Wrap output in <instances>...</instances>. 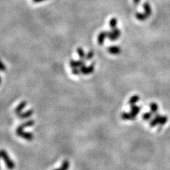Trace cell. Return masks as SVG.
<instances>
[{"label":"cell","instance_id":"cell-17","mask_svg":"<svg viewBox=\"0 0 170 170\" xmlns=\"http://www.w3.org/2000/svg\"><path fill=\"white\" fill-rule=\"evenodd\" d=\"M150 112L152 113V114H155V113H156L157 112V111H158V105H157L156 103H152V104H150Z\"/></svg>","mask_w":170,"mask_h":170},{"label":"cell","instance_id":"cell-28","mask_svg":"<svg viewBox=\"0 0 170 170\" xmlns=\"http://www.w3.org/2000/svg\"><path fill=\"white\" fill-rule=\"evenodd\" d=\"M0 157H1V156H0Z\"/></svg>","mask_w":170,"mask_h":170},{"label":"cell","instance_id":"cell-16","mask_svg":"<svg viewBox=\"0 0 170 170\" xmlns=\"http://www.w3.org/2000/svg\"><path fill=\"white\" fill-rule=\"evenodd\" d=\"M70 167V162L68 160H65L62 163V165L58 169H56L55 170H68Z\"/></svg>","mask_w":170,"mask_h":170},{"label":"cell","instance_id":"cell-18","mask_svg":"<svg viewBox=\"0 0 170 170\" xmlns=\"http://www.w3.org/2000/svg\"><path fill=\"white\" fill-rule=\"evenodd\" d=\"M135 16H136V18L139 21H145L148 18V16L146 15L145 13H144V14L137 13L135 14Z\"/></svg>","mask_w":170,"mask_h":170},{"label":"cell","instance_id":"cell-7","mask_svg":"<svg viewBox=\"0 0 170 170\" xmlns=\"http://www.w3.org/2000/svg\"><path fill=\"white\" fill-rule=\"evenodd\" d=\"M121 118L124 121H133L135 117L131 112H123L121 115Z\"/></svg>","mask_w":170,"mask_h":170},{"label":"cell","instance_id":"cell-15","mask_svg":"<svg viewBox=\"0 0 170 170\" xmlns=\"http://www.w3.org/2000/svg\"><path fill=\"white\" fill-rule=\"evenodd\" d=\"M143 8L145 9V13L146 14V15L148 16H150L151 15V14H152V9H151V7L150 5V4L149 3H145L143 5Z\"/></svg>","mask_w":170,"mask_h":170},{"label":"cell","instance_id":"cell-4","mask_svg":"<svg viewBox=\"0 0 170 170\" xmlns=\"http://www.w3.org/2000/svg\"><path fill=\"white\" fill-rule=\"evenodd\" d=\"M34 123H35V121H34L29 120L28 121H26V122H25L24 123H22V124H21L19 126H18L17 128H16V135H17L18 133H21V132L24 131V128H28V127L32 126V125H34Z\"/></svg>","mask_w":170,"mask_h":170},{"label":"cell","instance_id":"cell-22","mask_svg":"<svg viewBox=\"0 0 170 170\" xmlns=\"http://www.w3.org/2000/svg\"><path fill=\"white\" fill-rule=\"evenodd\" d=\"M94 52L92 51V50H89V52H87V54L86 55V57H85V58H86V60H91L93 58V57H94Z\"/></svg>","mask_w":170,"mask_h":170},{"label":"cell","instance_id":"cell-26","mask_svg":"<svg viewBox=\"0 0 170 170\" xmlns=\"http://www.w3.org/2000/svg\"><path fill=\"white\" fill-rule=\"evenodd\" d=\"M133 2H134V3L135 4V5H138V4L140 3V0H133Z\"/></svg>","mask_w":170,"mask_h":170},{"label":"cell","instance_id":"cell-24","mask_svg":"<svg viewBox=\"0 0 170 170\" xmlns=\"http://www.w3.org/2000/svg\"><path fill=\"white\" fill-rule=\"evenodd\" d=\"M6 69V66L4 65V63L2 62V60H0V71H5Z\"/></svg>","mask_w":170,"mask_h":170},{"label":"cell","instance_id":"cell-2","mask_svg":"<svg viewBox=\"0 0 170 170\" xmlns=\"http://www.w3.org/2000/svg\"><path fill=\"white\" fill-rule=\"evenodd\" d=\"M167 121L168 118L167 116H160V115L157 114L155 116L154 118L152 119V121L150 123V125L151 127H155L157 125H163L165 123H167Z\"/></svg>","mask_w":170,"mask_h":170},{"label":"cell","instance_id":"cell-19","mask_svg":"<svg viewBox=\"0 0 170 170\" xmlns=\"http://www.w3.org/2000/svg\"><path fill=\"white\" fill-rule=\"evenodd\" d=\"M77 54H78L79 58H80V59L83 60L84 58H85L86 54H85V51H84V50L82 49V48H77Z\"/></svg>","mask_w":170,"mask_h":170},{"label":"cell","instance_id":"cell-25","mask_svg":"<svg viewBox=\"0 0 170 170\" xmlns=\"http://www.w3.org/2000/svg\"><path fill=\"white\" fill-rule=\"evenodd\" d=\"M45 1V0H33V2L34 3H39V2H42Z\"/></svg>","mask_w":170,"mask_h":170},{"label":"cell","instance_id":"cell-13","mask_svg":"<svg viewBox=\"0 0 170 170\" xmlns=\"http://www.w3.org/2000/svg\"><path fill=\"white\" fill-rule=\"evenodd\" d=\"M140 107L137 106V105H133V106H131V113L134 116L137 117V116L138 115V113H140Z\"/></svg>","mask_w":170,"mask_h":170},{"label":"cell","instance_id":"cell-10","mask_svg":"<svg viewBox=\"0 0 170 170\" xmlns=\"http://www.w3.org/2000/svg\"><path fill=\"white\" fill-rule=\"evenodd\" d=\"M107 37V32L106 31H102V32H100L99 34L98 35L97 38V42L98 43V45H102L104 44L105 38Z\"/></svg>","mask_w":170,"mask_h":170},{"label":"cell","instance_id":"cell-6","mask_svg":"<svg viewBox=\"0 0 170 170\" xmlns=\"http://www.w3.org/2000/svg\"><path fill=\"white\" fill-rule=\"evenodd\" d=\"M85 62L83 60H70V65L72 68H81L82 67L85 66Z\"/></svg>","mask_w":170,"mask_h":170},{"label":"cell","instance_id":"cell-23","mask_svg":"<svg viewBox=\"0 0 170 170\" xmlns=\"http://www.w3.org/2000/svg\"><path fill=\"white\" fill-rule=\"evenodd\" d=\"M72 73L74 75H79L82 74L80 68H72Z\"/></svg>","mask_w":170,"mask_h":170},{"label":"cell","instance_id":"cell-21","mask_svg":"<svg viewBox=\"0 0 170 170\" xmlns=\"http://www.w3.org/2000/svg\"><path fill=\"white\" fill-rule=\"evenodd\" d=\"M152 113L151 112H146L142 115V118H143L144 121H149L152 117Z\"/></svg>","mask_w":170,"mask_h":170},{"label":"cell","instance_id":"cell-11","mask_svg":"<svg viewBox=\"0 0 170 170\" xmlns=\"http://www.w3.org/2000/svg\"><path fill=\"white\" fill-rule=\"evenodd\" d=\"M33 111L31 109V110L27 111L24 113L22 112V113H18V114H17V115H18V118H20L22 119H25V118H29V117H31L33 115Z\"/></svg>","mask_w":170,"mask_h":170},{"label":"cell","instance_id":"cell-14","mask_svg":"<svg viewBox=\"0 0 170 170\" xmlns=\"http://www.w3.org/2000/svg\"><path fill=\"white\" fill-rule=\"evenodd\" d=\"M140 100V96L138 95H134L132 96V97L130 98V99L128 101V104L131 105V106H133V105H135L136 103L139 102Z\"/></svg>","mask_w":170,"mask_h":170},{"label":"cell","instance_id":"cell-20","mask_svg":"<svg viewBox=\"0 0 170 170\" xmlns=\"http://www.w3.org/2000/svg\"><path fill=\"white\" fill-rule=\"evenodd\" d=\"M117 23H118V21L116 18H112L109 22V26H110L111 28H112V29L113 28H116V26H117Z\"/></svg>","mask_w":170,"mask_h":170},{"label":"cell","instance_id":"cell-1","mask_svg":"<svg viewBox=\"0 0 170 170\" xmlns=\"http://www.w3.org/2000/svg\"><path fill=\"white\" fill-rule=\"evenodd\" d=\"M0 156L3 159V160L5 161L6 166H7V167L9 170H12L15 168V163H14V161L10 158L7 151L4 150H0Z\"/></svg>","mask_w":170,"mask_h":170},{"label":"cell","instance_id":"cell-3","mask_svg":"<svg viewBox=\"0 0 170 170\" xmlns=\"http://www.w3.org/2000/svg\"><path fill=\"white\" fill-rule=\"evenodd\" d=\"M121 31L118 28H113L112 31L107 32V37L111 41H116L121 36Z\"/></svg>","mask_w":170,"mask_h":170},{"label":"cell","instance_id":"cell-12","mask_svg":"<svg viewBox=\"0 0 170 170\" xmlns=\"http://www.w3.org/2000/svg\"><path fill=\"white\" fill-rule=\"evenodd\" d=\"M26 105H27V102L26 101H24V102H21L20 104L18 105L17 107L15 108V113L16 114H18V113H22V111L24 110V108L26 107Z\"/></svg>","mask_w":170,"mask_h":170},{"label":"cell","instance_id":"cell-8","mask_svg":"<svg viewBox=\"0 0 170 170\" xmlns=\"http://www.w3.org/2000/svg\"><path fill=\"white\" fill-rule=\"evenodd\" d=\"M17 135L19 136V137L24 138V139L27 140H31L33 139V135L31 133H29V132L22 131L21 132V133H18Z\"/></svg>","mask_w":170,"mask_h":170},{"label":"cell","instance_id":"cell-9","mask_svg":"<svg viewBox=\"0 0 170 170\" xmlns=\"http://www.w3.org/2000/svg\"><path fill=\"white\" fill-rule=\"evenodd\" d=\"M108 52L109 53L112 54V55H118L120 54L121 52V49L120 47L118 46H110V47L108 48Z\"/></svg>","mask_w":170,"mask_h":170},{"label":"cell","instance_id":"cell-27","mask_svg":"<svg viewBox=\"0 0 170 170\" xmlns=\"http://www.w3.org/2000/svg\"><path fill=\"white\" fill-rule=\"evenodd\" d=\"M2 82V78H1V77H0V84H1Z\"/></svg>","mask_w":170,"mask_h":170},{"label":"cell","instance_id":"cell-5","mask_svg":"<svg viewBox=\"0 0 170 170\" xmlns=\"http://www.w3.org/2000/svg\"><path fill=\"white\" fill-rule=\"evenodd\" d=\"M82 74L87 75L92 74V72L94 71V63L90 65L89 66H83L80 68Z\"/></svg>","mask_w":170,"mask_h":170}]
</instances>
